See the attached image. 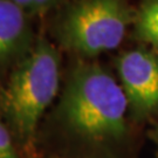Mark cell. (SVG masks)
<instances>
[{"mask_svg":"<svg viewBox=\"0 0 158 158\" xmlns=\"http://www.w3.org/2000/svg\"><path fill=\"white\" fill-rule=\"evenodd\" d=\"M56 117L73 136L93 145H119L129 139L128 101L111 74L94 63L70 70Z\"/></svg>","mask_w":158,"mask_h":158,"instance_id":"6da1fadb","label":"cell"},{"mask_svg":"<svg viewBox=\"0 0 158 158\" xmlns=\"http://www.w3.org/2000/svg\"><path fill=\"white\" fill-rule=\"evenodd\" d=\"M116 69L130 121L138 124L158 121L157 54L145 48L127 51L117 57Z\"/></svg>","mask_w":158,"mask_h":158,"instance_id":"277c9868","label":"cell"},{"mask_svg":"<svg viewBox=\"0 0 158 158\" xmlns=\"http://www.w3.org/2000/svg\"><path fill=\"white\" fill-rule=\"evenodd\" d=\"M127 0H73L54 23V36L63 49L94 57L117 48L135 21Z\"/></svg>","mask_w":158,"mask_h":158,"instance_id":"3957f363","label":"cell"},{"mask_svg":"<svg viewBox=\"0 0 158 158\" xmlns=\"http://www.w3.org/2000/svg\"><path fill=\"white\" fill-rule=\"evenodd\" d=\"M35 40L28 14L13 0H0V70L19 62Z\"/></svg>","mask_w":158,"mask_h":158,"instance_id":"5b68a950","label":"cell"},{"mask_svg":"<svg viewBox=\"0 0 158 158\" xmlns=\"http://www.w3.org/2000/svg\"><path fill=\"white\" fill-rule=\"evenodd\" d=\"M60 63L56 47L44 36L36 38L0 85V117L23 147L33 141L44 114L59 94Z\"/></svg>","mask_w":158,"mask_h":158,"instance_id":"7a4b0ae2","label":"cell"},{"mask_svg":"<svg viewBox=\"0 0 158 158\" xmlns=\"http://www.w3.org/2000/svg\"><path fill=\"white\" fill-rule=\"evenodd\" d=\"M134 36L158 51V0H142L135 17Z\"/></svg>","mask_w":158,"mask_h":158,"instance_id":"8992f818","label":"cell"},{"mask_svg":"<svg viewBox=\"0 0 158 158\" xmlns=\"http://www.w3.org/2000/svg\"><path fill=\"white\" fill-rule=\"evenodd\" d=\"M20 6L29 17L42 14L62 4L64 0H13Z\"/></svg>","mask_w":158,"mask_h":158,"instance_id":"52a82bcc","label":"cell"},{"mask_svg":"<svg viewBox=\"0 0 158 158\" xmlns=\"http://www.w3.org/2000/svg\"><path fill=\"white\" fill-rule=\"evenodd\" d=\"M148 136H149V138L156 144V147H157V153H158V123L155 124V127H153L152 129L149 130Z\"/></svg>","mask_w":158,"mask_h":158,"instance_id":"9c48e42d","label":"cell"},{"mask_svg":"<svg viewBox=\"0 0 158 158\" xmlns=\"http://www.w3.org/2000/svg\"><path fill=\"white\" fill-rule=\"evenodd\" d=\"M0 158H20L11 130L0 117Z\"/></svg>","mask_w":158,"mask_h":158,"instance_id":"ba28073f","label":"cell"},{"mask_svg":"<svg viewBox=\"0 0 158 158\" xmlns=\"http://www.w3.org/2000/svg\"><path fill=\"white\" fill-rule=\"evenodd\" d=\"M52 158H59V157H52Z\"/></svg>","mask_w":158,"mask_h":158,"instance_id":"30bf717a","label":"cell"}]
</instances>
